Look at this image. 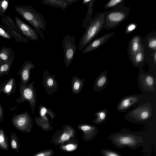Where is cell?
Returning a JSON list of instances; mask_svg holds the SVG:
<instances>
[{"label": "cell", "instance_id": "cell-12", "mask_svg": "<svg viewBox=\"0 0 156 156\" xmlns=\"http://www.w3.org/2000/svg\"><path fill=\"white\" fill-rule=\"evenodd\" d=\"M141 37L136 35L132 37L129 42L128 52L129 57L132 62L134 58L142 44Z\"/></svg>", "mask_w": 156, "mask_h": 156}, {"label": "cell", "instance_id": "cell-31", "mask_svg": "<svg viewBox=\"0 0 156 156\" xmlns=\"http://www.w3.org/2000/svg\"><path fill=\"white\" fill-rule=\"evenodd\" d=\"M148 46L149 48L156 51V37L154 36L150 38L148 41Z\"/></svg>", "mask_w": 156, "mask_h": 156}, {"label": "cell", "instance_id": "cell-33", "mask_svg": "<svg viewBox=\"0 0 156 156\" xmlns=\"http://www.w3.org/2000/svg\"><path fill=\"white\" fill-rule=\"evenodd\" d=\"M137 25L135 23H131L129 24L126 27L125 33L128 34L133 32L136 28Z\"/></svg>", "mask_w": 156, "mask_h": 156}, {"label": "cell", "instance_id": "cell-20", "mask_svg": "<svg viewBox=\"0 0 156 156\" xmlns=\"http://www.w3.org/2000/svg\"><path fill=\"white\" fill-rule=\"evenodd\" d=\"M140 80L143 88L149 91L155 90V79L150 75H142L140 76Z\"/></svg>", "mask_w": 156, "mask_h": 156}, {"label": "cell", "instance_id": "cell-17", "mask_svg": "<svg viewBox=\"0 0 156 156\" xmlns=\"http://www.w3.org/2000/svg\"><path fill=\"white\" fill-rule=\"evenodd\" d=\"M77 128L83 133L84 139L89 140L92 139L98 132L97 128L95 126L88 124L82 123L78 125Z\"/></svg>", "mask_w": 156, "mask_h": 156}, {"label": "cell", "instance_id": "cell-43", "mask_svg": "<svg viewBox=\"0 0 156 156\" xmlns=\"http://www.w3.org/2000/svg\"></svg>", "mask_w": 156, "mask_h": 156}, {"label": "cell", "instance_id": "cell-11", "mask_svg": "<svg viewBox=\"0 0 156 156\" xmlns=\"http://www.w3.org/2000/svg\"><path fill=\"white\" fill-rule=\"evenodd\" d=\"M35 65L30 61H25L17 74L20 77L21 82L23 84H28L30 78V71L34 69Z\"/></svg>", "mask_w": 156, "mask_h": 156}, {"label": "cell", "instance_id": "cell-26", "mask_svg": "<svg viewBox=\"0 0 156 156\" xmlns=\"http://www.w3.org/2000/svg\"><path fill=\"white\" fill-rule=\"evenodd\" d=\"M34 120L36 123L42 129L48 130L52 129L50 122L45 121L37 116L35 117Z\"/></svg>", "mask_w": 156, "mask_h": 156}, {"label": "cell", "instance_id": "cell-37", "mask_svg": "<svg viewBox=\"0 0 156 156\" xmlns=\"http://www.w3.org/2000/svg\"><path fill=\"white\" fill-rule=\"evenodd\" d=\"M4 116V112L2 106L0 103V121H2Z\"/></svg>", "mask_w": 156, "mask_h": 156}, {"label": "cell", "instance_id": "cell-21", "mask_svg": "<svg viewBox=\"0 0 156 156\" xmlns=\"http://www.w3.org/2000/svg\"><path fill=\"white\" fill-rule=\"evenodd\" d=\"M84 78L80 79L76 75L72 76L71 81V88L73 93L77 94L81 91L84 85Z\"/></svg>", "mask_w": 156, "mask_h": 156}, {"label": "cell", "instance_id": "cell-41", "mask_svg": "<svg viewBox=\"0 0 156 156\" xmlns=\"http://www.w3.org/2000/svg\"><path fill=\"white\" fill-rule=\"evenodd\" d=\"M153 58L154 62L155 64H156V51L154 52V55L153 56Z\"/></svg>", "mask_w": 156, "mask_h": 156}, {"label": "cell", "instance_id": "cell-10", "mask_svg": "<svg viewBox=\"0 0 156 156\" xmlns=\"http://www.w3.org/2000/svg\"><path fill=\"white\" fill-rule=\"evenodd\" d=\"M15 20L19 29L28 39L33 41H36L38 39L39 34L35 30L17 17H16Z\"/></svg>", "mask_w": 156, "mask_h": 156}, {"label": "cell", "instance_id": "cell-4", "mask_svg": "<svg viewBox=\"0 0 156 156\" xmlns=\"http://www.w3.org/2000/svg\"><path fill=\"white\" fill-rule=\"evenodd\" d=\"M34 81L27 84H23L19 82V97L17 98L16 101L18 103H22L25 101L29 103L31 108L32 114H34L37 103V94L36 88L34 87Z\"/></svg>", "mask_w": 156, "mask_h": 156}, {"label": "cell", "instance_id": "cell-9", "mask_svg": "<svg viewBox=\"0 0 156 156\" xmlns=\"http://www.w3.org/2000/svg\"><path fill=\"white\" fill-rule=\"evenodd\" d=\"M115 33L111 32L92 40L83 50L82 53L86 54L95 50L107 42Z\"/></svg>", "mask_w": 156, "mask_h": 156}, {"label": "cell", "instance_id": "cell-35", "mask_svg": "<svg viewBox=\"0 0 156 156\" xmlns=\"http://www.w3.org/2000/svg\"><path fill=\"white\" fill-rule=\"evenodd\" d=\"M8 1L6 0L1 1V10L2 12H5L8 7Z\"/></svg>", "mask_w": 156, "mask_h": 156}, {"label": "cell", "instance_id": "cell-22", "mask_svg": "<svg viewBox=\"0 0 156 156\" xmlns=\"http://www.w3.org/2000/svg\"><path fill=\"white\" fill-rule=\"evenodd\" d=\"M95 1V0H84L83 2V4L87 6L88 8L86 15L83 21L82 26L84 29H85L91 19V16L93 13V5Z\"/></svg>", "mask_w": 156, "mask_h": 156}, {"label": "cell", "instance_id": "cell-18", "mask_svg": "<svg viewBox=\"0 0 156 156\" xmlns=\"http://www.w3.org/2000/svg\"><path fill=\"white\" fill-rule=\"evenodd\" d=\"M107 71L104 70L98 76L94 81V90L99 92L105 89L108 84Z\"/></svg>", "mask_w": 156, "mask_h": 156}, {"label": "cell", "instance_id": "cell-8", "mask_svg": "<svg viewBox=\"0 0 156 156\" xmlns=\"http://www.w3.org/2000/svg\"><path fill=\"white\" fill-rule=\"evenodd\" d=\"M152 114L151 106L149 103H146L133 110L130 115L136 120L144 121L149 119Z\"/></svg>", "mask_w": 156, "mask_h": 156}, {"label": "cell", "instance_id": "cell-7", "mask_svg": "<svg viewBox=\"0 0 156 156\" xmlns=\"http://www.w3.org/2000/svg\"><path fill=\"white\" fill-rule=\"evenodd\" d=\"M54 74H50L46 69L44 71L42 83L47 94L51 95L53 93L57 91L58 86Z\"/></svg>", "mask_w": 156, "mask_h": 156}, {"label": "cell", "instance_id": "cell-29", "mask_svg": "<svg viewBox=\"0 0 156 156\" xmlns=\"http://www.w3.org/2000/svg\"><path fill=\"white\" fill-rule=\"evenodd\" d=\"M124 2V0H109L105 5L104 7L105 9L113 8L119 4Z\"/></svg>", "mask_w": 156, "mask_h": 156}, {"label": "cell", "instance_id": "cell-23", "mask_svg": "<svg viewBox=\"0 0 156 156\" xmlns=\"http://www.w3.org/2000/svg\"><path fill=\"white\" fill-rule=\"evenodd\" d=\"M42 3L51 7L60 8L63 10L68 6L65 0H43Z\"/></svg>", "mask_w": 156, "mask_h": 156}, {"label": "cell", "instance_id": "cell-32", "mask_svg": "<svg viewBox=\"0 0 156 156\" xmlns=\"http://www.w3.org/2000/svg\"><path fill=\"white\" fill-rule=\"evenodd\" d=\"M102 152L104 156H121L117 152L109 150H103Z\"/></svg>", "mask_w": 156, "mask_h": 156}, {"label": "cell", "instance_id": "cell-15", "mask_svg": "<svg viewBox=\"0 0 156 156\" xmlns=\"http://www.w3.org/2000/svg\"><path fill=\"white\" fill-rule=\"evenodd\" d=\"M61 133L56 139L57 144L64 143L68 140L74 135L75 130L72 127L69 125L63 126Z\"/></svg>", "mask_w": 156, "mask_h": 156}, {"label": "cell", "instance_id": "cell-38", "mask_svg": "<svg viewBox=\"0 0 156 156\" xmlns=\"http://www.w3.org/2000/svg\"><path fill=\"white\" fill-rule=\"evenodd\" d=\"M67 5H71L73 3L77 2L80 0H65Z\"/></svg>", "mask_w": 156, "mask_h": 156}, {"label": "cell", "instance_id": "cell-6", "mask_svg": "<svg viewBox=\"0 0 156 156\" xmlns=\"http://www.w3.org/2000/svg\"><path fill=\"white\" fill-rule=\"evenodd\" d=\"M12 121L16 127L21 129L29 130L33 125V119L27 111L19 114H14Z\"/></svg>", "mask_w": 156, "mask_h": 156}, {"label": "cell", "instance_id": "cell-19", "mask_svg": "<svg viewBox=\"0 0 156 156\" xmlns=\"http://www.w3.org/2000/svg\"><path fill=\"white\" fill-rule=\"evenodd\" d=\"M38 112L40 118L48 122L50 119L51 123L53 122V119L56 117V114L52 109L44 105L39 106Z\"/></svg>", "mask_w": 156, "mask_h": 156}, {"label": "cell", "instance_id": "cell-24", "mask_svg": "<svg viewBox=\"0 0 156 156\" xmlns=\"http://www.w3.org/2000/svg\"><path fill=\"white\" fill-rule=\"evenodd\" d=\"M108 111L104 109L97 112L95 113L96 118L92 122L96 124H100L105 121L107 118Z\"/></svg>", "mask_w": 156, "mask_h": 156}, {"label": "cell", "instance_id": "cell-42", "mask_svg": "<svg viewBox=\"0 0 156 156\" xmlns=\"http://www.w3.org/2000/svg\"><path fill=\"white\" fill-rule=\"evenodd\" d=\"M1 1H0V10L1 9Z\"/></svg>", "mask_w": 156, "mask_h": 156}, {"label": "cell", "instance_id": "cell-39", "mask_svg": "<svg viewBox=\"0 0 156 156\" xmlns=\"http://www.w3.org/2000/svg\"><path fill=\"white\" fill-rule=\"evenodd\" d=\"M2 130L0 131V143H3L4 141V137L3 136V133H2Z\"/></svg>", "mask_w": 156, "mask_h": 156}, {"label": "cell", "instance_id": "cell-13", "mask_svg": "<svg viewBox=\"0 0 156 156\" xmlns=\"http://www.w3.org/2000/svg\"><path fill=\"white\" fill-rule=\"evenodd\" d=\"M138 97L133 95L126 97L122 98L119 103L117 107L118 111H126L136 104L138 101Z\"/></svg>", "mask_w": 156, "mask_h": 156}, {"label": "cell", "instance_id": "cell-2", "mask_svg": "<svg viewBox=\"0 0 156 156\" xmlns=\"http://www.w3.org/2000/svg\"><path fill=\"white\" fill-rule=\"evenodd\" d=\"M130 9V7L125 6L123 2L111 10L103 12L104 22L103 29L109 30L118 27L127 18Z\"/></svg>", "mask_w": 156, "mask_h": 156}, {"label": "cell", "instance_id": "cell-36", "mask_svg": "<svg viewBox=\"0 0 156 156\" xmlns=\"http://www.w3.org/2000/svg\"><path fill=\"white\" fill-rule=\"evenodd\" d=\"M0 35L5 38L10 39V36L9 34L5 31L3 29L0 27Z\"/></svg>", "mask_w": 156, "mask_h": 156}, {"label": "cell", "instance_id": "cell-34", "mask_svg": "<svg viewBox=\"0 0 156 156\" xmlns=\"http://www.w3.org/2000/svg\"><path fill=\"white\" fill-rule=\"evenodd\" d=\"M52 151L51 150H47L40 152L35 156H51L52 154Z\"/></svg>", "mask_w": 156, "mask_h": 156}, {"label": "cell", "instance_id": "cell-16", "mask_svg": "<svg viewBox=\"0 0 156 156\" xmlns=\"http://www.w3.org/2000/svg\"><path fill=\"white\" fill-rule=\"evenodd\" d=\"M16 87L15 79L9 78L0 86V93H4L7 96L10 95L15 93Z\"/></svg>", "mask_w": 156, "mask_h": 156}, {"label": "cell", "instance_id": "cell-28", "mask_svg": "<svg viewBox=\"0 0 156 156\" xmlns=\"http://www.w3.org/2000/svg\"><path fill=\"white\" fill-rule=\"evenodd\" d=\"M10 51L5 48L0 50V64L5 63L9 59Z\"/></svg>", "mask_w": 156, "mask_h": 156}, {"label": "cell", "instance_id": "cell-1", "mask_svg": "<svg viewBox=\"0 0 156 156\" xmlns=\"http://www.w3.org/2000/svg\"><path fill=\"white\" fill-rule=\"evenodd\" d=\"M15 8L17 13L37 31L41 37L45 39L41 30H45L47 24L43 16L31 6H16Z\"/></svg>", "mask_w": 156, "mask_h": 156}, {"label": "cell", "instance_id": "cell-25", "mask_svg": "<svg viewBox=\"0 0 156 156\" xmlns=\"http://www.w3.org/2000/svg\"><path fill=\"white\" fill-rule=\"evenodd\" d=\"M144 46L142 44L139 50L135 55L132 62L135 66H139L144 61Z\"/></svg>", "mask_w": 156, "mask_h": 156}, {"label": "cell", "instance_id": "cell-14", "mask_svg": "<svg viewBox=\"0 0 156 156\" xmlns=\"http://www.w3.org/2000/svg\"><path fill=\"white\" fill-rule=\"evenodd\" d=\"M139 137L133 135H117L115 141L118 144L122 146H133L138 143Z\"/></svg>", "mask_w": 156, "mask_h": 156}, {"label": "cell", "instance_id": "cell-30", "mask_svg": "<svg viewBox=\"0 0 156 156\" xmlns=\"http://www.w3.org/2000/svg\"><path fill=\"white\" fill-rule=\"evenodd\" d=\"M61 148L63 150L67 152H71L76 150L77 147V145L73 143H69L62 145Z\"/></svg>", "mask_w": 156, "mask_h": 156}, {"label": "cell", "instance_id": "cell-40", "mask_svg": "<svg viewBox=\"0 0 156 156\" xmlns=\"http://www.w3.org/2000/svg\"><path fill=\"white\" fill-rule=\"evenodd\" d=\"M11 145L12 148L13 149H16L17 147V144L14 140H13L11 141Z\"/></svg>", "mask_w": 156, "mask_h": 156}, {"label": "cell", "instance_id": "cell-27", "mask_svg": "<svg viewBox=\"0 0 156 156\" xmlns=\"http://www.w3.org/2000/svg\"><path fill=\"white\" fill-rule=\"evenodd\" d=\"M13 62V60L12 58H10L7 62L0 64V77L9 73Z\"/></svg>", "mask_w": 156, "mask_h": 156}, {"label": "cell", "instance_id": "cell-3", "mask_svg": "<svg viewBox=\"0 0 156 156\" xmlns=\"http://www.w3.org/2000/svg\"><path fill=\"white\" fill-rule=\"evenodd\" d=\"M104 22L103 12L97 13L91 18L79 41V51H82L103 29Z\"/></svg>", "mask_w": 156, "mask_h": 156}, {"label": "cell", "instance_id": "cell-5", "mask_svg": "<svg viewBox=\"0 0 156 156\" xmlns=\"http://www.w3.org/2000/svg\"><path fill=\"white\" fill-rule=\"evenodd\" d=\"M76 39L74 36L67 34L63 39L62 47L63 48L64 61L68 68L73 61L76 51Z\"/></svg>", "mask_w": 156, "mask_h": 156}]
</instances>
